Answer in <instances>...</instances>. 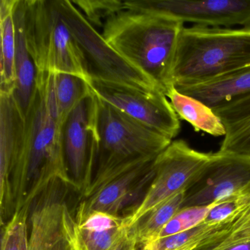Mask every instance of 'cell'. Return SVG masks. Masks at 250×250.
Segmentation results:
<instances>
[{
  "instance_id": "obj_30",
  "label": "cell",
  "mask_w": 250,
  "mask_h": 250,
  "mask_svg": "<svg viewBox=\"0 0 250 250\" xmlns=\"http://www.w3.org/2000/svg\"><path fill=\"white\" fill-rule=\"evenodd\" d=\"M136 249H137V248H136Z\"/></svg>"
},
{
  "instance_id": "obj_9",
  "label": "cell",
  "mask_w": 250,
  "mask_h": 250,
  "mask_svg": "<svg viewBox=\"0 0 250 250\" xmlns=\"http://www.w3.org/2000/svg\"><path fill=\"white\" fill-rule=\"evenodd\" d=\"M55 181L33 202L28 218L29 250H81L75 219L65 201V187Z\"/></svg>"
},
{
  "instance_id": "obj_10",
  "label": "cell",
  "mask_w": 250,
  "mask_h": 250,
  "mask_svg": "<svg viewBox=\"0 0 250 250\" xmlns=\"http://www.w3.org/2000/svg\"><path fill=\"white\" fill-rule=\"evenodd\" d=\"M250 194V157L210 153L197 178L184 192L182 208L210 206L234 196Z\"/></svg>"
},
{
  "instance_id": "obj_13",
  "label": "cell",
  "mask_w": 250,
  "mask_h": 250,
  "mask_svg": "<svg viewBox=\"0 0 250 250\" xmlns=\"http://www.w3.org/2000/svg\"><path fill=\"white\" fill-rule=\"evenodd\" d=\"M154 160L140 164L114 177L83 202L89 208L115 216H124L128 211L131 214L143 201L153 181Z\"/></svg>"
},
{
  "instance_id": "obj_1",
  "label": "cell",
  "mask_w": 250,
  "mask_h": 250,
  "mask_svg": "<svg viewBox=\"0 0 250 250\" xmlns=\"http://www.w3.org/2000/svg\"><path fill=\"white\" fill-rule=\"evenodd\" d=\"M50 73H38L36 91L25 117L24 137L11 171L14 213L55 181L73 187L62 148V125L52 97Z\"/></svg>"
},
{
  "instance_id": "obj_6",
  "label": "cell",
  "mask_w": 250,
  "mask_h": 250,
  "mask_svg": "<svg viewBox=\"0 0 250 250\" xmlns=\"http://www.w3.org/2000/svg\"><path fill=\"white\" fill-rule=\"evenodd\" d=\"M63 20L85 58L90 77L145 90H161L112 49L71 1L57 0ZM162 91V90H161Z\"/></svg>"
},
{
  "instance_id": "obj_27",
  "label": "cell",
  "mask_w": 250,
  "mask_h": 250,
  "mask_svg": "<svg viewBox=\"0 0 250 250\" xmlns=\"http://www.w3.org/2000/svg\"><path fill=\"white\" fill-rule=\"evenodd\" d=\"M250 206V194L234 196L215 203L209 210L204 222H222Z\"/></svg>"
},
{
  "instance_id": "obj_16",
  "label": "cell",
  "mask_w": 250,
  "mask_h": 250,
  "mask_svg": "<svg viewBox=\"0 0 250 250\" xmlns=\"http://www.w3.org/2000/svg\"><path fill=\"white\" fill-rule=\"evenodd\" d=\"M14 14L16 28L17 84L13 96L25 118L36 91L38 71L29 50L26 38L24 0H17Z\"/></svg>"
},
{
  "instance_id": "obj_11",
  "label": "cell",
  "mask_w": 250,
  "mask_h": 250,
  "mask_svg": "<svg viewBox=\"0 0 250 250\" xmlns=\"http://www.w3.org/2000/svg\"><path fill=\"white\" fill-rule=\"evenodd\" d=\"M62 138L73 187L84 194L93 178L98 147L96 96L92 92L68 116L62 127Z\"/></svg>"
},
{
  "instance_id": "obj_23",
  "label": "cell",
  "mask_w": 250,
  "mask_h": 250,
  "mask_svg": "<svg viewBox=\"0 0 250 250\" xmlns=\"http://www.w3.org/2000/svg\"><path fill=\"white\" fill-rule=\"evenodd\" d=\"M250 237V206L235 214L219 232L189 250H222Z\"/></svg>"
},
{
  "instance_id": "obj_28",
  "label": "cell",
  "mask_w": 250,
  "mask_h": 250,
  "mask_svg": "<svg viewBox=\"0 0 250 250\" xmlns=\"http://www.w3.org/2000/svg\"><path fill=\"white\" fill-rule=\"evenodd\" d=\"M222 250H250V237Z\"/></svg>"
},
{
  "instance_id": "obj_15",
  "label": "cell",
  "mask_w": 250,
  "mask_h": 250,
  "mask_svg": "<svg viewBox=\"0 0 250 250\" xmlns=\"http://www.w3.org/2000/svg\"><path fill=\"white\" fill-rule=\"evenodd\" d=\"M75 217L76 232L81 250H123L130 242L126 217L79 205Z\"/></svg>"
},
{
  "instance_id": "obj_22",
  "label": "cell",
  "mask_w": 250,
  "mask_h": 250,
  "mask_svg": "<svg viewBox=\"0 0 250 250\" xmlns=\"http://www.w3.org/2000/svg\"><path fill=\"white\" fill-rule=\"evenodd\" d=\"M52 93L58 118L63 127L73 110L91 94V90L87 82L78 76L52 73Z\"/></svg>"
},
{
  "instance_id": "obj_14",
  "label": "cell",
  "mask_w": 250,
  "mask_h": 250,
  "mask_svg": "<svg viewBox=\"0 0 250 250\" xmlns=\"http://www.w3.org/2000/svg\"><path fill=\"white\" fill-rule=\"evenodd\" d=\"M25 118L13 93H0V210L1 224L14 214L11 198V171L24 137Z\"/></svg>"
},
{
  "instance_id": "obj_2",
  "label": "cell",
  "mask_w": 250,
  "mask_h": 250,
  "mask_svg": "<svg viewBox=\"0 0 250 250\" xmlns=\"http://www.w3.org/2000/svg\"><path fill=\"white\" fill-rule=\"evenodd\" d=\"M184 23L154 11L124 10L102 28L106 43L165 93L172 80L178 42Z\"/></svg>"
},
{
  "instance_id": "obj_19",
  "label": "cell",
  "mask_w": 250,
  "mask_h": 250,
  "mask_svg": "<svg viewBox=\"0 0 250 250\" xmlns=\"http://www.w3.org/2000/svg\"><path fill=\"white\" fill-rule=\"evenodd\" d=\"M166 96L178 118L191 124L196 131L213 137H225V127L213 109L191 96L182 94L175 87Z\"/></svg>"
},
{
  "instance_id": "obj_29",
  "label": "cell",
  "mask_w": 250,
  "mask_h": 250,
  "mask_svg": "<svg viewBox=\"0 0 250 250\" xmlns=\"http://www.w3.org/2000/svg\"><path fill=\"white\" fill-rule=\"evenodd\" d=\"M136 248H137V247H136L131 241H130V242L127 244L126 247L123 250H135Z\"/></svg>"
},
{
  "instance_id": "obj_24",
  "label": "cell",
  "mask_w": 250,
  "mask_h": 250,
  "mask_svg": "<svg viewBox=\"0 0 250 250\" xmlns=\"http://www.w3.org/2000/svg\"><path fill=\"white\" fill-rule=\"evenodd\" d=\"M30 210V207L23 208L2 226L1 250H29Z\"/></svg>"
},
{
  "instance_id": "obj_3",
  "label": "cell",
  "mask_w": 250,
  "mask_h": 250,
  "mask_svg": "<svg viewBox=\"0 0 250 250\" xmlns=\"http://www.w3.org/2000/svg\"><path fill=\"white\" fill-rule=\"evenodd\" d=\"M96 163L91 183L83 194L84 197L119 174L154 160L172 142L96 96Z\"/></svg>"
},
{
  "instance_id": "obj_7",
  "label": "cell",
  "mask_w": 250,
  "mask_h": 250,
  "mask_svg": "<svg viewBox=\"0 0 250 250\" xmlns=\"http://www.w3.org/2000/svg\"><path fill=\"white\" fill-rule=\"evenodd\" d=\"M210 156V153L191 148L184 140L172 141L153 162L154 178L143 201L126 216L129 230L147 212L168 199L184 192Z\"/></svg>"
},
{
  "instance_id": "obj_25",
  "label": "cell",
  "mask_w": 250,
  "mask_h": 250,
  "mask_svg": "<svg viewBox=\"0 0 250 250\" xmlns=\"http://www.w3.org/2000/svg\"><path fill=\"white\" fill-rule=\"evenodd\" d=\"M71 2L95 28H103L109 18L125 10L124 1L120 0H74Z\"/></svg>"
},
{
  "instance_id": "obj_4",
  "label": "cell",
  "mask_w": 250,
  "mask_h": 250,
  "mask_svg": "<svg viewBox=\"0 0 250 250\" xmlns=\"http://www.w3.org/2000/svg\"><path fill=\"white\" fill-rule=\"evenodd\" d=\"M250 65V27L183 28L172 80L175 87L200 84Z\"/></svg>"
},
{
  "instance_id": "obj_12",
  "label": "cell",
  "mask_w": 250,
  "mask_h": 250,
  "mask_svg": "<svg viewBox=\"0 0 250 250\" xmlns=\"http://www.w3.org/2000/svg\"><path fill=\"white\" fill-rule=\"evenodd\" d=\"M125 10L154 11L210 27H250V0H128Z\"/></svg>"
},
{
  "instance_id": "obj_8",
  "label": "cell",
  "mask_w": 250,
  "mask_h": 250,
  "mask_svg": "<svg viewBox=\"0 0 250 250\" xmlns=\"http://www.w3.org/2000/svg\"><path fill=\"white\" fill-rule=\"evenodd\" d=\"M87 84L98 99L171 140L180 132V118L161 90H141L94 77Z\"/></svg>"
},
{
  "instance_id": "obj_20",
  "label": "cell",
  "mask_w": 250,
  "mask_h": 250,
  "mask_svg": "<svg viewBox=\"0 0 250 250\" xmlns=\"http://www.w3.org/2000/svg\"><path fill=\"white\" fill-rule=\"evenodd\" d=\"M17 0H1V69L0 93H14L17 84L16 74V28L14 7Z\"/></svg>"
},
{
  "instance_id": "obj_5",
  "label": "cell",
  "mask_w": 250,
  "mask_h": 250,
  "mask_svg": "<svg viewBox=\"0 0 250 250\" xmlns=\"http://www.w3.org/2000/svg\"><path fill=\"white\" fill-rule=\"evenodd\" d=\"M26 38L38 73H67L90 80L85 58L57 0H24Z\"/></svg>"
},
{
  "instance_id": "obj_21",
  "label": "cell",
  "mask_w": 250,
  "mask_h": 250,
  "mask_svg": "<svg viewBox=\"0 0 250 250\" xmlns=\"http://www.w3.org/2000/svg\"><path fill=\"white\" fill-rule=\"evenodd\" d=\"M184 192L168 199L147 212L130 229V241L137 248L153 241L164 227L181 208Z\"/></svg>"
},
{
  "instance_id": "obj_26",
  "label": "cell",
  "mask_w": 250,
  "mask_h": 250,
  "mask_svg": "<svg viewBox=\"0 0 250 250\" xmlns=\"http://www.w3.org/2000/svg\"><path fill=\"white\" fill-rule=\"evenodd\" d=\"M214 204L210 206L182 208L164 227L163 229L159 232L153 241L185 232L203 223L209 210Z\"/></svg>"
},
{
  "instance_id": "obj_18",
  "label": "cell",
  "mask_w": 250,
  "mask_h": 250,
  "mask_svg": "<svg viewBox=\"0 0 250 250\" xmlns=\"http://www.w3.org/2000/svg\"><path fill=\"white\" fill-rule=\"evenodd\" d=\"M176 88L214 109L250 93V65L200 84Z\"/></svg>"
},
{
  "instance_id": "obj_17",
  "label": "cell",
  "mask_w": 250,
  "mask_h": 250,
  "mask_svg": "<svg viewBox=\"0 0 250 250\" xmlns=\"http://www.w3.org/2000/svg\"><path fill=\"white\" fill-rule=\"evenodd\" d=\"M213 110L225 128L219 152L250 157V93Z\"/></svg>"
}]
</instances>
